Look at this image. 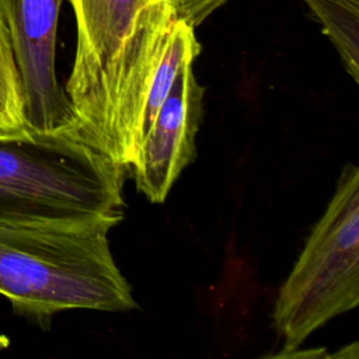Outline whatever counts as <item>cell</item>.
Wrapping results in <instances>:
<instances>
[{
  "mask_svg": "<svg viewBox=\"0 0 359 359\" xmlns=\"http://www.w3.org/2000/svg\"><path fill=\"white\" fill-rule=\"evenodd\" d=\"M358 303L359 168L348 163L279 289L273 307L275 330L282 339L278 356H292L316 330Z\"/></svg>",
  "mask_w": 359,
  "mask_h": 359,
  "instance_id": "3",
  "label": "cell"
},
{
  "mask_svg": "<svg viewBox=\"0 0 359 359\" xmlns=\"http://www.w3.org/2000/svg\"><path fill=\"white\" fill-rule=\"evenodd\" d=\"M123 171L76 130L0 135V224L123 217Z\"/></svg>",
  "mask_w": 359,
  "mask_h": 359,
  "instance_id": "2",
  "label": "cell"
},
{
  "mask_svg": "<svg viewBox=\"0 0 359 359\" xmlns=\"http://www.w3.org/2000/svg\"><path fill=\"white\" fill-rule=\"evenodd\" d=\"M63 0H0L18 69L24 118L34 132L76 130L77 119L56 77V35Z\"/></svg>",
  "mask_w": 359,
  "mask_h": 359,
  "instance_id": "4",
  "label": "cell"
},
{
  "mask_svg": "<svg viewBox=\"0 0 359 359\" xmlns=\"http://www.w3.org/2000/svg\"><path fill=\"white\" fill-rule=\"evenodd\" d=\"M202 107L203 88L194 74V62H188L180 70L130 164L137 191L150 202H164L182 170L195 158Z\"/></svg>",
  "mask_w": 359,
  "mask_h": 359,
  "instance_id": "6",
  "label": "cell"
},
{
  "mask_svg": "<svg viewBox=\"0 0 359 359\" xmlns=\"http://www.w3.org/2000/svg\"><path fill=\"white\" fill-rule=\"evenodd\" d=\"M338 50L349 76L359 80V0H304Z\"/></svg>",
  "mask_w": 359,
  "mask_h": 359,
  "instance_id": "7",
  "label": "cell"
},
{
  "mask_svg": "<svg viewBox=\"0 0 359 359\" xmlns=\"http://www.w3.org/2000/svg\"><path fill=\"white\" fill-rule=\"evenodd\" d=\"M227 0H171L175 13L194 28L202 24L216 8Z\"/></svg>",
  "mask_w": 359,
  "mask_h": 359,
  "instance_id": "9",
  "label": "cell"
},
{
  "mask_svg": "<svg viewBox=\"0 0 359 359\" xmlns=\"http://www.w3.org/2000/svg\"><path fill=\"white\" fill-rule=\"evenodd\" d=\"M122 216L0 224V294L15 313L49 320L69 309L128 311L132 289L108 233Z\"/></svg>",
  "mask_w": 359,
  "mask_h": 359,
  "instance_id": "1",
  "label": "cell"
},
{
  "mask_svg": "<svg viewBox=\"0 0 359 359\" xmlns=\"http://www.w3.org/2000/svg\"><path fill=\"white\" fill-rule=\"evenodd\" d=\"M21 80L6 27L0 21V135L27 130Z\"/></svg>",
  "mask_w": 359,
  "mask_h": 359,
  "instance_id": "8",
  "label": "cell"
},
{
  "mask_svg": "<svg viewBox=\"0 0 359 359\" xmlns=\"http://www.w3.org/2000/svg\"><path fill=\"white\" fill-rule=\"evenodd\" d=\"M76 18V53L66 81L77 133L94 146L109 80L137 14L147 0H69Z\"/></svg>",
  "mask_w": 359,
  "mask_h": 359,
  "instance_id": "5",
  "label": "cell"
}]
</instances>
